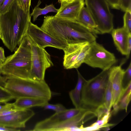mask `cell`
I'll return each mask as SVG.
<instances>
[{"mask_svg": "<svg viewBox=\"0 0 131 131\" xmlns=\"http://www.w3.org/2000/svg\"><path fill=\"white\" fill-rule=\"evenodd\" d=\"M40 28L67 45L83 42L90 43L96 41V37L88 28L77 21L54 16L45 17Z\"/></svg>", "mask_w": 131, "mask_h": 131, "instance_id": "cell-1", "label": "cell"}, {"mask_svg": "<svg viewBox=\"0 0 131 131\" xmlns=\"http://www.w3.org/2000/svg\"><path fill=\"white\" fill-rule=\"evenodd\" d=\"M31 16L18 5L16 1L7 12L0 15L1 40L12 52L15 51L26 35Z\"/></svg>", "mask_w": 131, "mask_h": 131, "instance_id": "cell-2", "label": "cell"}, {"mask_svg": "<svg viewBox=\"0 0 131 131\" xmlns=\"http://www.w3.org/2000/svg\"><path fill=\"white\" fill-rule=\"evenodd\" d=\"M97 115L94 111L83 107L66 109L55 113L37 123L34 131H69L81 130L83 125Z\"/></svg>", "mask_w": 131, "mask_h": 131, "instance_id": "cell-3", "label": "cell"}, {"mask_svg": "<svg viewBox=\"0 0 131 131\" xmlns=\"http://www.w3.org/2000/svg\"><path fill=\"white\" fill-rule=\"evenodd\" d=\"M18 46L14 53L6 57L2 63V74L5 76L33 79L31 76V44L27 34Z\"/></svg>", "mask_w": 131, "mask_h": 131, "instance_id": "cell-4", "label": "cell"}, {"mask_svg": "<svg viewBox=\"0 0 131 131\" xmlns=\"http://www.w3.org/2000/svg\"><path fill=\"white\" fill-rule=\"evenodd\" d=\"M3 87L16 100L21 97L39 98L49 101L51 96L50 88L45 80L4 76Z\"/></svg>", "mask_w": 131, "mask_h": 131, "instance_id": "cell-5", "label": "cell"}, {"mask_svg": "<svg viewBox=\"0 0 131 131\" xmlns=\"http://www.w3.org/2000/svg\"><path fill=\"white\" fill-rule=\"evenodd\" d=\"M109 69L102 71L94 77L86 80L82 92V107L95 111L97 108L104 105Z\"/></svg>", "mask_w": 131, "mask_h": 131, "instance_id": "cell-6", "label": "cell"}, {"mask_svg": "<svg viewBox=\"0 0 131 131\" xmlns=\"http://www.w3.org/2000/svg\"><path fill=\"white\" fill-rule=\"evenodd\" d=\"M84 0L86 7L91 15L99 34L111 32L113 29V16L107 0Z\"/></svg>", "mask_w": 131, "mask_h": 131, "instance_id": "cell-7", "label": "cell"}, {"mask_svg": "<svg viewBox=\"0 0 131 131\" xmlns=\"http://www.w3.org/2000/svg\"><path fill=\"white\" fill-rule=\"evenodd\" d=\"M90 46L83 63L92 68L104 71L110 69L116 62L117 60L114 54L96 41L90 43Z\"/></svg>", "mask_w": 131, "mask_h": 131, "instance_id": "cell-8", "label": "cell"}, {"mask_svg": "<svg viewBox=\"0 0 131 131\" xmlns=\"http://www.w3.org/2000/svg\"><path fill=\"white\" fill-rule=\"evenodd\" d=\"M29 38L31 50V77L35 80H45L46 70L53 65L50 56L45 48Z\"/></svg>", "mask_w": 131, "mask_h": 131, "instance_id": "cell-9", "label": "cell"}, {"mask_svg": "<svg viewBox=\"0 0 131 131\" xmlns=\"http://www.w3.org/2000/svg\"><path fill=\"white\" fill-rule=\"evenodd\" d=\"M26 34L38 45L44 48L50 47L63 50L68 45L52 36L31 21Z\"/></svg>", "mask_w": 131, "mask_h": 131, "instance_id": "cell-10", "label": "cell"}, {"mask_svg": "<svg viewBox=\"0 0 131 131\" xmlns=\"http://www.w3.org/2000/svg\"><path fill=\"white\" fill-rule=\"evenodd\" d=\"M122 64L112 66L109 69V76L112 83V106L113 107L114 113L117 112V105L124 90L123 88L122 81L125 70L122 68Z\"/></svg>", "mask_w": 131, "mask_h": 131, "instance_id": "cell-11", "label": "cell"}, {"mask_svg": "<svg viewBox=\"0 0 131 131\" xmlns=\"http://www.w3.org/2000/svg\"><path fill=\"white\" fill-rule=\"evenodd\" d=\"M34 114L33 111L29 108L19 110L0 116V125L16 128H24L26 122Z\"/></svg>", "mask_w": 131, "mask_h": 131, "instance_id": "cell-12", "label": "cell"}, {"mask_svg": "<svg viewBox=\"0 0 131 131\" xmlns=\"http://www.w3.org/2000/svg\"><path fill=\"white\" fill-rule=\"evenodd\" d=\"M61 5L55 16L72 20H76L82 8L84 0H73L61 2Z\"/></svg>", "mask_w": 131, "mask_h": 131, "instance_id": "cell-13", "label": "cell"}, {"mask_svg": "<svg viewBox=\"0 0 131 131\" xmlns=\"http://www.w3.org/2000/svg\"><path fill=\"white\" fill-rule=\"evenodd\" d=\"M89 43L83 42L68 44L63 50V65L65 69H73V65L83 48Z\"/></svg>", "mask_w": 131, "mask_h": 131, "instance_id": "cell-14", "label": "cell"}, {"mask_svg": "<svg viewBox=\"0 0 131 131\" xmlns=\"http://www.w3.org/2000/svg\"><path fill=\"white\" fill-rule=\"evenodd\" d=\"M111 33L117 49L122 54L126 56L129 33L123 27L113 29Z\"/></svg>", "mask_w": 131, "mask_h": 131, "instance_id": "cell-15", "label": "cell"}, {"mask_svg": "<svg viewBox=\"0 0 131 131\" xmlns=\"http://www.w3.org/2000/svg\"><path fill=\"white\" fill-rule=\"evenodd\" d=\"M13 103L18 110L29 108L36 106L42 107L48 103V101L44 99L34 97H21L16 99Z\"/></svg>", "mask_w": 131, "mask_h": 131, "instance_id": "cell-16", "label": "cell"}, {"mask_svg": "<svg viewBox=\"0 0 131 131\" xmlns=\"http://www.w3.org/2000/svg\"><path fill=\"white\" fill-rule=\"evenodd\" d=\"M88 28L95 36L99 34L96 29V25L90 13L86 7L81 8L75 20Z\"/></svg>", "mask_w": 131, "mask_h": 131, "instance_id": "cell-17", "label": "cell"}, {"mask_svg": "<svg viewBox=\"0 0 131 131\" xmlns=\"http://www.w3.org/2000/svg\"><path fill=\"white\" fill-rule=\"evenodd\" d=\"M78 80L75 88L69 93L70 98L75 108H82L81 94L82 87L86 80L77 69Z\"/></svg>", "mask_w": 131, "mask_h": 131, "instance_id": "cell-18", "label": "cell"}, {"mask_svg": "<svg viewBox=\"0 0 131 131\" xmlns=\"http://www.w3.org/2000/svg\"><path fill=\"white\" fill-rule=\"evenodd\" d=\"M131 83L124 89L117 105V112L121 110H125L127 112L128 106L131 100Z\"/></svg>", "mask_w": 131, "mask_h": 131, "instance_id": "cell-19", "label": "cell"}, {"mask_svg": "<svg viewBox=\"0 0 131 131\" xmlns=\"http://www.w3.org/2000/svg\"><path fill=\"white\" fill-rule=\"evenodd\" d=\"M41 3V1L39 0L37 5L33 10L32 13L30 14L31 16H32L34 21L37 19L39 15H45L50 12L57 13L58 11V9H57L53 4L49 5H46L45 8H41L39 7Z\"/></svg>", "mask_w": 131, "mask_h": 131, "instance_id": "cell-20", "label": "cell"}, {"mask_svg": "<svg viewBox=\"0 0 131 131\" xmlns=\"http://www.w3.org/2000/svg\"><path fill=\"white\" fill-rule=\"evenodd\" d=\"M112 87L111 80L108 76V80L106 88L104 106L107 111L110 112L112 107Z\"/></svg>", "mask_w": 131, "mask_h": 131, "instance_id": "cell-21", "label": "cell"}, {"mask_svg": "<svg viewBox=\"0 0 131 131\" xmlns=\"http://www.w3.org/2000/svg\"><path fill=\"white\" fill-rule=\"evenodd\" d=\"M90 48V43L83 48L73 65V69H77L83 63L84 59L88 52Z\"/></svg>", "mask_w": 131, "mask_h": 131, "instance_id": "cell-22", "label": "cell"}, {"mask_svg": "<svg viewBox=\"0 0 131 131\" xmlns=\"http://www.w3.org/2000/svg\"><path fill=\"white\" fill-rule=\"evenodd\" d=\"M131 83V62L127 69L124 71L122 81V86L124 89H125Z\"/></svg>", "mask_w": 131, "mask_h": 131, "instance_id": "cell-23", "label": "cell"}, {"mask_svg": "<svg viewBox=\"0 0 131 131\" xmlns=\"http://www.w3.org/2000/svg\"><path fill=\"white\" fill-rule=\"evenodd\" d=\"M13 99L12 95L3 87L0 85V103H6Z\"/></svg>", "mask_w": 131, "mask_h": 131, "instance_id": "cell-24", "label": "cell"}, {"mask_svg": "<svg viewBox=\"0 0 131 131\" xmlns=\"http://www.w3.org/2000/svg\"><path fill=\"white\" fill-rule=\"evenodd\" d=\"M18 110L15 108L13 103H5L4 107L0 110V116L7 115Z\"/></svg>", "mask_w": 131, "mask_h": 131, "instance_id": "cell-25", "label": "cell"}, {"mask_svg": "<svg viewBox=\"0 0 131 131\" xmlns=\"http://www.w3.org/2000/svg\"><path fill=\"white\" fill-rule=\"evenodd\" d=\"M123 27L129 33H131V12H125L123 17Z\"/></svg>", "mask_w": 131, "mask_h": 131, "instance_id": "cell-26", "label": "cell"}, {"mask_svg": "<svg viewBox=\"0 0 131 131\" xmlns=\"http://www.w3.org/2000/svg\"><path fill=\"white\" fill-rule=\"evenodd\" d=\"M42 107L45 110H50L54 111L55 113H59L66 109V108L61 104H49L48 103Z\"/></svg>", "mask_w": 131, "mask_h": 131, "instance_id": "cell-27", "label": "cell"}, {"mask_svg": "<svg viewBox=\"0 0 131 131\" xmlns=\"http://www.w3.org/2000/svg\"><path fill=\"white\" fill-rule=\"evenodd\" d=\"M17 4L24 11L30 13L31 0H15Z\"/></svg>", "mask_w": 131, "mask_h": 131, "instance_id": "cell-28", "label": "cell"}, {"mask_svg": "<svg viewBox=\"0 0 131 131\" xmlns=\"http://www.w3.org/2000/svg\"><path fill=\"white\" fill-rule=\"evenodd\" d=\"M15 0H4L0 6V15L7 12Z\"/></svg>", "mask_w": 131, "mask_h": 131, "instance_id": "cell-29", "label": "cell"}, {"mask_svg": "<svg viewBox=\"0 0 131 131\" xmlns=\"http://www.w3.org/2000/svg\"><path fill=\"white\" fill-rule=\"evenodd\" d=\"M119 9L126 12H131V0H119Z\"/></svg>", "mask_w": 131, "mask_h": 131, "instance_id": "cell-30", "label": "cell"}, {"mask_svg": "<svg viewBox=\"0 0 131 131\" xmlns=\"http://www.w3.org/2000/svg\"><path fill=\"white\" fill-rule=\"evenodd\" d=\"M131 49V33H129L128 35L127 49V53L126 55L127 58L129 57Z\"/></svg>", "mask_w": 131, "mask_h": 131, "instance_id": "cell-31", "label": "cell"}, {"mask_svg": "<svg viewBox=\"0 0 131 131\" xmlns=\"http://www.w3.org/2000/svg\"><path fill=\"white\" fill-rule=\"evenodd\" d=\"M6 58L4 49L3 47H0V61L2 63L5 61Z\"/></svg>", "mask_w": 131, "mask_h": 131, "instance_id": "cell-32", "label": "cell"}, {"mask_svg": "<svg viewBox=\"0 0 131 131\" xmlns=\"http://www.w3.org/2000/svg\"><path fill=\"white\" fill-rule=\"evenodd\" d=\"M20 130L17 129L16 128L9 127L4 126L0 125V131H17Z\"/></svg>", "mask_w": 131, "mask_h": 131, "instance_id": "cell-33", "label": "cell"}, {"mask_svg": "<svg viewBox=\"0 0 131 131\" xmlns=\"http://www.w3.org/2000/svg\"><path fill=\"white\" fill-rule=\"evenodd\" d=\"M2 63L0 61V79L2 78L3 77L1 75L2 74V70L1 69V66L2 65Z\"/></svg>", "mask_w": 131, "mask_h": 131, "instance_id": "cell-34", "label": "cell"}, {"mask_svg": "<svg viewBox=\"0 0 131 131\" xmlns=\"http://www.w3.org/2000/svg\"><path fill=\"white\" fill-rule=\"evenodd\" d=\"M72 0H59V1L61 3L64 1H70Z\"/></svg>", "mask_w": 131, "mask_h": 131, "instance_id": "cell-35", "label": "cell"}, {"mask_svg": "<svg viewBox=\"0 0 131 131\" xmlns=\"http://www.w3.org/2000/svg\"><path fill=\"white\" fill-rule=\"evenodd\" d=\"M4 0H0V6L3 3Z\"/></svg>", "mask_w": 131, "mask_h": 131, "instance_id": "cell-36", "label": "cell"}, {"mask_svg": "<svg viewBox=\"0 0 131 131\" xmlns=\"http://www.w3.org/2000/svg\"><path fill=\"white\" fill-rule=\"evenodd\" d=\"M1 29L0 25V39H1Z\"/></svg>", "mask_w": 131, "mask_h": 131, "instance_id": "cell-37", "label": "cell"}]
</instances>
